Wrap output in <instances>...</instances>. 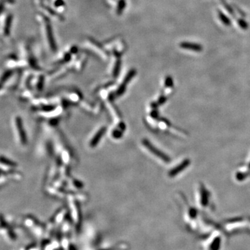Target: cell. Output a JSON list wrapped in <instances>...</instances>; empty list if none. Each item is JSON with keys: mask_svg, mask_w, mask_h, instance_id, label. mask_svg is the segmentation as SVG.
I'll use <instances>...</instances> for the list:
<instances>
[{"mask_svg": "<svg viewBox=\"0 0 250 250\" xmlns=\"http://www.w3.org/2000/svg\"><path fill=\"white\" fill-rule=\"evenodd\" d=\"M12 22V14L8 12H4L0 15V35L2 38H7L11 34Z\"/></svg>", "mask_w": 250, "mask_h": 250, "instance_id": "cell-1", "label": "cell"}, {"mask_svg": "<svg viewBox=\"0 0 250 250\" xmlns=\"http://www.w3.org/2000/svg\"><path fill=\"white\" fill-rule=\"evenodd\" d=\"M143 144L147 149H149V151H151L153 154H154L156 157L159 158L160 159L163 160L164 162H165V163H169L170 161V159L167 155H165V154L162 152V151H159L157 148H156L151 143H149L147 140L144 139L143 141Z\"/></svg>", "mask_w": 250, "mask_h": 250, "instance_id": "cell-2", "label": "cell"}, {"mask_svg": "<svg viewBox=\"0 0 250 250\" xmlns=\"http://www.w3.org/2000/svg\"><path fill=\"white\" fill-rule=\"evenodd\" d=\"M15 125L16 127H17V131H18L19 136L20 138L21 143H22L23 145H26L27 143V135H26V132L25 131V129H24L22 120V119L20 117H17L15 118Z\"/></svg>", "mask_w": 250, "mask_h": 250, "instance_id": "cell-3", "label": "cell"}, {"mask_svg": "<svg viewBox=\"0 0 250 250\" xmlns=\"http://www.w3.org/2000/svg\"><path fill=\"white\" fill-rule=\"evenodd\" d=\"M179 46L183 49L191 50L195 52H200L203 50L202 45L198 43H191V42H182L180 43Z\"/></svg>", "mask_w": 250, "mask_h": 250, "instance_id": "cell-4", "label": "cell"}, {"mask_svg": "<svg viewBox=\"0 0 250 250\" xmlns=\"http://www.w3.org/2000/svg\"><path fill=\"white\" fill-rule=\"evenodd\" d=\"M190 164H191V161H190L189 159L184 160V161L182 162L181 163H180L179 165H177V167L170 171L169 176L171 177H175V176L177 175L178 174H179L181 171L184 170Z\"/></svg>", "mask_w": 250, "mask_h": 250, "instance_id": "cell-5", "label": "cell"}, {"mask_svg": "<svg viewBox=\"0 0 250 250\" xmlns=\"http://www.w3.org/2000/svg\"><path fill=\"white\" fill-rule=\"evenodd\" d=\"M106 131H107V128L102 127L101 129H99V131L97 132V133L94 136V137L93 138V139H92L91 142V147H94L97 145V143H99V141L101 140V138H102L104 134Z\"/></svg>", "mask_w": 250, "mask_h": 250, "instance_id": "cell-6", "label": "cell"}, {"mask_svg": "<svg viewBox=\"0 0 250 250\" xmlns=\"http://www.w3.org/2000/svg\"><path fill=\"white\" fill-rule=\"evenodd\" d=\"M45 28H46V33H47V37L48 41H49L50 45H51V47L53 49H55L54 40V38H53L51 26L49 25V24L48 23V22H45Z\"/></svg>", "mask_w": 250, "mask_h": 250, "instance_id": "cell-7", "label": "cell"}, {"mask_svg": "<svg viewBox=\"0 0 250 250\" xmlns=\"http://www.w3.org/2000/svg\"><path fill=\"white\" fill-rule=\"evenodd\" d=\"M135 74H136V72L134 70H132L131 72H129V75H128L127 77H125V80H124V83L120 86V87L119 88L118 91H117V94H119V95H121L122 93H123L124 92H125V88H126V85H127V83H129V82L130 81V80L131 79V78L133 77V76H134Z\"/></svg>", "mask_w": 250, "mask_h": 250, "instance_id": "cell-8", "label": "cell"}, {"mask_svg": "<svg viewBox=\"0 0 250 250\" xmlns=\"http://www.w3.org/2000/svg\"><path fill=\"white\" fill-rule=\"evenodd\" d=\"M200 191H201V204L203 207H205L209 201V193L203 185L201 186Z\"/></svg>", "mask_w": 250, "mask_h": 250, "instance_id": "cell-9", "label": "cell"}, {"mask_svg": "<svg viewBox=\"0 0 250 250\" xmlns=\"http://www.w3.org/2000/svg\"><path fill=\"white\" fill-rule=\"evenodd\" d=\"M217 13H218V17L220 20L221 22L224 24V25H225V26H231V20H230L229 17H228L227 16L223 13V12H222L221 11L218 10Z\"/></svg>", "mask_w": 250, "mask_h": 250, "instance_id": "cell-10", "label": "cell"}, {"mask_svg": "<svg viewBox=\"0 0 250 250\" xmlns=\"http://www.w3.org/2000/svg\"><path fill=\"white\" fill-rule=\"evenodd\" d=\"M0 163L4 164V165L9 166V167H15L17 165V164L15 162L11 161V159H8L7 157H3V156H0Z\"/></svg>", "mask_w": 250, "mask_h": 250, "instance_id": "cell-11", "label": "cell"}, {"mask_svg": "<svg viewBox=\"0 0 250 250\" xmlns=\"http://www.w3.org/2000/svg\"><path fill=\"white\" fill-rule=\"evenodd\" d=\"M13 0H0V15L4 12V8L7 4H12Z\"/></svg>", "mask_w": 250, "mask_h": 250, "instance_id": "cell-12", "label": "cell"}, {"mask_svg": "<svg viewBox=\"0 0 250 250\" xmlns=\"http://www.w3.org/2000/svg\"><path fill=\"white\" fill-rule=\"evenodd\" d=\"M220 1L222 4V6H224V7L225 8L226 10H227V11L229 12V13L231 14V15L236 16L235 12H234V11H233V8H232L231 6H230L229 4L227 2V1H226V0H220Z\"/></svg>", "mask_w": 250, "mask_h": 250, "instance_id": "cell-13", "label": "cell"}, {"mask_svg": "<svg viewBox=\"0 0 250 250\" xmlns=\"http://www.w3.org/2000/svg\"><path fill=\"white\" fill-rule=\"evenodd\" d=\"M237 22H238V25H239V27H241L242 29L247 30L248 29V27H249V25H248L247 21L243 18L238 19Z\"/></svg>", "mask_w": 250, "mask_h": 250, "instance_id": "cell-14", "label": "cell"}, {"mask_svg": "<svg viewBox=\"0 0 250 250\" xmlns=\"http://www.w3.org/2000/svg\"><path fill=\"white\" fill-rule=\"evenodd\" d=\"M248 174L246 172H238L236 174V179L238 180V181H243V180L245 179L246 177H247Z\"/></svg>", "mask_w": 250, "mask_h": 250, "instance_id": "cell-15", "label": "cell"}, {"mask_svg": "<svg viewBox=\"0 0 250 250\" xmlns=\"http://www.w3.org/2000/svg\"><path fill=\"white\" fill-rule=\"evenodd\" d=\"M165 86L167 88H172L173 87V79L171 77H167L165 78Z\"/></svg>", "mask_w": 250, "mask_h": 250, "instance_id": "cell-16", "label": "cell"}, {"mask_svg": "<svg viewBox=\"0 0 250 250\" xmlns=\"http://www.w3.org/2000/svg\"><path fill=\"white\" fill-rule=\"evenodd\" d=\"M235 8H236V9L237 10V11H238V13H240V14H241V15H242L243 16V17H245L246 16V14L244 13V12H243V11H242V10H241L240 9H238V8L236 6H235Z\"/></svg>", "mask_w": 250, "mask_h": 250, "instance_id": "cell-17", "label": "cell"}, {"mask_svg": "<svg viewBox=\"0 0 250 250\" xmlns=\"http://www.w3.org/2000/svg\"><path fill=\"white\" fill-rule=\"evenodd\" d=\"M2 86H3V83H0V89H1V87H2Z\"/></svg>", "mask_w": 250, "mask_h": 250, "instance_id": "cell-18", "label": "cell"}, {"mask_svg": "<svg viewBox=\"0 0 250 250\" xmlns=\"http://www.w3.org/2000/svg\"><path fill=\"white\" fill-rule=\"evenodd\" d=\"M247 169H248V170H250V163L249 164V165H248V167H247Z\"/></svg>", "mask_w": 250, "mask_h": 250, "instance_id": "cell-19", "label": "cell"}, {"mask_svg": "<svg viewBox=\"0 0 250 250\" xmlns=\"http://www.w3.org/2000/svg\"><path fill=\"white\" fill-rule=\"evenodd\" d=\"M1 170H0V176H1Z\"/></svg>", "mask_w": 250, "mask_h": 250, "instance_id": "cell-20", "label": "cell"}]
</instances>
